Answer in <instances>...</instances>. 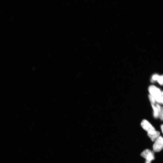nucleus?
<instances>
[{
    "label": "nucleus",
    "instance_id": "f257e3e1",
    "mask_svg": "<svg viewBox=\"0 0 163 163\" xmlns=\"http://www.w3.org/2000/svg\"><path fill=\"white\" fill-rule=\"evenodd\" d=\"M149 92L150 94L155 98L156 102L161 104L163 103V92L159 88L151 85L149 88Z\"/></svg>",
    "mask_w": 163,
    "mask_h": 163
},
{
    "label": "nucleus",
    "instance_id": "f03ea898",
    "mask_svg": "<svg viewBox=\"0 0 163 163\" xmlns=\"http://www.w3.org/2000/svg\"><path fill=\"white\" fill-rule=\"evenodd\" d=\"M163 148V138L160 136L155 141L153 145V148L154 151L158 152L161 151Z\"/></svg>",
    "mask_w": 163,
    "mask_h": 163
},
{
    "label": "nucleus",
    "instance_id": "7ed1b4c3",
    "mask_svg": "<svg viewBox=\"0 0 163 163\" xmlns=\"http://www.w3.org/2000/svg\"><path fill=\"white\" fill-rule=\"evenodd\" d=\"M141 125L144 130L147 131L148 133H150L156 131L154 127L147 120H143Z\"/></svg>",
    "mask_w": 163,
    "mask_h": 163
},
{
    "label": "nucleus",
    "instance_id": "20e7f679",
    "mask_svg": "<svg viewBox=\"0 0 163 163\" xmlns=\"http://www.w3.org/2000/svg\"><path fill=\"white\" fill-rule=\"evenodd\" d=\"M154 151H151L149 149L144 150L141 154V156L146 159V160L152 161L154 160L155 157Z\"/></svg>",
    "mask_w": 163,
    "mask_h": 163
},
{
    "label": "nucleus",
    "instance_id": "39448f33",
    "mask_svg": "<svg viewBox=\"0 0 163 163\" xmlns=\"http://www.w3.org/2000/svg\"><path fill=\"white\" fill-rule=\"evenodd\" d=\"M160 134V133L159 131H156L150 133H148V136L153 142H155L159 138Z\"/></svg>",
    "mask_w": 163,
    "mask_h": 163
},
{
    "label": "nucleus",
    "instance_id": "423d86ee",
    "mask_svg": "<svg viewBox=\"0 0 163 163\" xmlns=\"http://www.w3.org/2000/svg\"><path fill=\"white\" fill-rule=\"evenodd\" d=\"M152 108L154 110V115L155 118H157L159 117V111L158 109L156 107L155 105H151Z\"/></svg>",
    "mask_w": 163,
    "mask_h": 163
},
{
    "label": "nucleus",
    "instance_id": "0eeeda50",
    "mask_svg": "<svg viewBox=\"0 0 163 163\" xmlns=\"http://www.w3.org/2000/svg\"><path fill=\"white\" fill-rule=\"evenodd\" d=\"M149 97L151 105H155L156 102L155 98L150 94L149 95Z\"/></svg>",
    "mask_w": 163,
    "mask_h": 163
},
{
    "label": "nucleus",
    "instance_id": "6e6552de",
    "mask_svg": "<svg viewBox=\"0 0 163 163\" xmlns=\"http://www.w3.org/2000/svg\"><path fill=\"white\" fill-rule=\"evenodd\" d=\"M163 107L161 106L159 112V117H160V119L161 120H163Z\"/></svg>",
    "mask_w": 163,
    "mask_h": 163
},
{
    "label": "nucleus",
    "instance_id": "1a4fd4ad",
    "mask_svg": "<svg viewBox=\"0 0 163 163\" xmlns=\"http://www.w3.org/2000/svg\"><path fill=\"white\" fill-rule=\"evenodd\" d=\"M158 83L161 85H162L163 84V76H159L158 80H157Z\"/></svg>",
    "mask_w": 163,
    "mask_h": 163
},
{
    "label": "nucleus",
    "instance_id": "9d476101",
    "mask_svg": "<svg viewBox=\"0 0 163 163\" xmlns=\"http://www.w3.org/2000/svg\"><path fill=\"white\" fill-rule=\"evenodd\" d=\"M159 76L158 75L155 74L152 77V80L153 81H156L158 80Z\"/></svg>",
    "mask_w": 163,
    "mask_h": 163
},
{
    "label": "nucleus",
    "instance_id": "9b49d317",
    "mask_svg": "<svg viewBox=\"0 0 163 163\" xmlns=\"http://www.w3.org/2000/svg\"><path fill=\"white\" fill-rule=\"evenodd\" d=\"M151 161L146 160L145 163H151Z\"/></svg>",
    "mask_w": 163,
    "mask_h": 163
},
{
    "label": "nucleus",
    "instance_id": "f8f14e48",
    "mask_svg": "<svg viewBox=\"0 0 163 163\" xmlns=\"http://www.w3.org/2000/svg\"><path fill=\"white\" fill-rule=\"evenodd\" d=\"M161 130H162V133H163V125H162L161 126Z\"/></svg>",
    "mask_w": 163,
    "mask_h": 163
}]
</instances>
